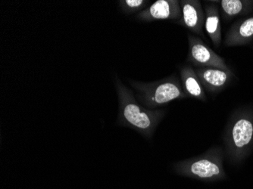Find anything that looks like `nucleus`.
Returning <instances> with one entry per match:
<instances>
[{
    "label": "nucleus",
    "mask_w": 253,
    "mask_h": 189,
    "mask_svg": "<svg viewBox=\"0 0 253 189\" xmlns=\"http://www.w3.org/2000/svg\"><path fill=\"white\" fill-rule=\"evenodd\" d=\"M253 39V15L234 23L224 39L227 47L240 46L250 43Z\"/></svg>",
    "instance_id": "9"
},
{
    "label": "nucleus",
    "mask_w": 253,
    "mask_h": 189,
    "mask_svg": "<svg viewBox=\"0 0 253 189\" xmlns=\"http://www.w3.org/2000/svg\"><path fill=\"white\" fill-rule=\"evenodd\" d=\"M180 78L183 90L187 96H191L198 100H206L204 87L193 67L190 65L182 67L180 69Z\"/></svg>",
    "instance_id": "10"
},
{
    "label": "nucleus",
    "mask_w": 253,
    "mask_h": 189,
    "mask_svg": "<svg viewBox=\"0 0 253 189\" xmlns=\"http://www.w3.org/2000/svg\"><path fill=\"white\" fill-rule=\"evenodd\" d=\"M136 18L142 21H159V20H174L180 21L181 8L180 1L177 0H158L146 9L140 11Z\"/></svg>",
    "instance_id": "6"
},
{
    "label": "nucleus",
    "mask_w": 253,
    "mask_h": 189,
    "mask_svg": "<svg viewBox=\"0 0 253 189\" xmlns=\"http://www.w3.org/2000/svg\"><path fill=\"white\" fill-rule=\"evenodd\" d=\"M147 1L144 0H122L119 2L121 8L126 14L133 13L144 8Z\"/></svg>",
    "instance_id": "13"
},
{
    "label": "nucleus",
    "mask_w": 253,
    "mask_h": 189,
    "mask_svg": "<svg viewBox=\"0 0 253 189\" xmlns=\"http://www.w3.org/2000/svg\"><path fill=\"white\" fill-rule=\"evenodd\" d=\"M227 154L234 161L247 155L253 147V111L242 109L233 116L226 135Z\"/></svg>",
    "instance_id": "3"
},
{
    "label": "nucleus",
    "mask_w": 253,
    "mask_h": 189,
    "mask_svg": "<svg viewBox=\"0 0 253 189\" xmlns=\"http://www.w3.org/2000/svg\"><path fill=\"white\" fill-rule=\"evenodd\" d=\"M205 29L213 45L218 47L221 42V26L219 8L215 3H210L205 8Z\"/></svg>",
    "instance_id": "11"
},
{
    "label": "nucleus",
    "mask_w": 253,
    "mask_h": 189,
    "mask_svg": "<svg viewBox=\"0 0 253 189\" xmlns=\"http://www.w3.org/2000/svg\"><path fill=\"white\" fill-rule=\"evenodd\" d=\"M220 4L226 21L235 17L249 15L253 11V0H222Z\"/></svg>",
    "instance_id": "12"
},
{
    "label": "nucleus",
    "mask_w": 253,
    "mask_h": 189,
    "mask_svg": "<svg viewBox=\"0 0 253 189\" xmlns=\"http://www.w3.org/2000/svg\"><path fill=\"white\" fill-rule=\"evenodd\" d=\"M116 87L119 101V123L140 132L146 137H151L164 116V111L150 110L140 105L133 92L122 83L118 76Z\"/></svg>",
    "instance_id": "1"
},
{
    "label": "nucleus",
    "mask_w": 253,
    "mask_h": 189,
    "mask_svg": "<svg viewBox=\"0 0 253 189\" xmlns=\"http://www.w3.org/2000/svg\"><path fill=\"white\" fill-rule=\"evenodd\" d=\"M176 167L180 173H187L200 179L217 178L224 174L221 152L218 150L211 151L197 159L182 162Z\"/></svg>",
    "instance_id": "4"
},
{
    "label": "nucleus",
    "mask_w": 253,
    "mask_h": 189,
    "mask_svg": "<svg viewBox=\"0 0 253 189\" xmlns=\"http://www.w3.org/2000/svg\"><path fill=\"white\" fill-rule=\"evenodd\" d=\"M130 84L137 93L138 100L149 109L163 106L171 101L187 97L182 84L174 76L147 83L130 81Z\"/></svg>",
    "instance_id": "2"
},
{
    "label": "nucleus",
    "mask_w": 253,
    "mask_h": 189,
    "mask_svg": "<svg viewBox=\"0 0 253 189\" xmlns=\"http://www.w3.org/2000/svg\"><path fill=\"white\" fill-rule=\"evenodd\" d=\"M180 5L181 8L180 24L192 33L204 37L203 29L206 16L201 2L198 0H181Z\"/></svg>",
    "instance_id": "8"
},
{
    "label": "nucleus",
    "mask_w": 253,
    "mask_h": 189,
    "mask_svg": "<svg viewBox=\"0 0 253 189\" xmlns=\"http://www.w3.org/2000/svg\"><path fill=\"white\" fill-rule=\"evenodd\" d=\"M189 52L187 61L196 67H211L229 71L222 57L216 54L200 38L188 34Z\"/></svg>",
    "instance_id": "5"
},
{
    "label": "nucleus",
    "mask_w": 253,
    "mask_h": 189,
    "mask_svg": "<svg viewBox=\"0 0 253 189\" xmlns=\"http://www.w3.org/2000/svg\"><path fill=\"white\" fill-rule=\"evenodd\" d=\"M194 71L204 89L211 93H217L225 89L234 77L231 70L225 71L211 67H196Z\"/></svg>",
    "instance_id": "7"
}]
</instances>
